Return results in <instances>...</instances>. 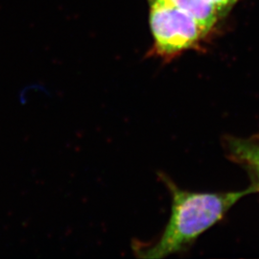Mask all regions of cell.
Returning a JSON list of instances; mask_svg holds the SVG:
<instances>
[{
  "label": "cell",
  "mask_w": 259,
  "mask_h": 259,
  "mask_svg": "<svg viewBox=\"0 0 259 259\" xmlns=\"http://www.w3.org/2000/svg\"><path fill=\"white\" fill-rule=\"evenodd\" d=\"M171 195V214L161 235L154 243L134 244L133 249L139 258H164L190 247L204 232L220 222L245 196L256 193L250 185L241 191L192 192L177 186L164 178Z\"/></svg>",
  "instance_id": "obj_1"
},
{
  "label": "cell",
  "mask_w": 259,
  "mask_h": 259,
  "mask_svg": "<svg viewBox=\"0 0 259 259\" xmlns=\"http://www.w3.org/2000/svg\"><path fill=\"white\" fill-rule=\"evenodd\" d=\"M149 23L153 37L150 54L169 62L188 50H199L210 34L197 19L163 2L150 1Z\"/></svg>",
  "instance_id": "obj_2"
},
{
  "label": "cell",
  "mask_w": 259,
  "mask_h": 259,
  "mask_svg": "<svg viewBox=\"0 0 259 259\" xmlns=\"http://www.w3.org/2000/svg\"><path fill=\"white\" fill-rule=\"evenodd\" d=\"M230 158L244 167L251 180V185L259 192V143L252 139L231 138L227 141Z\"/></svg>",
  "instance_id": "obj_3"
},
{
  "label": "cell",
  "mask_w": 259,
  "mask_h": 259,
  "mask_svg": "<svg viewBox=\"0 0 259 259\" xmlns=\"http://www.w3.org/2000/svg\"><path fill=\"white\" fill-rule=\"evenodd\" d=\"M163 2L189 14L197 19L209 33L218 23L223 16L207 0H148Z\"/></svg>",
  "instance_id": "obj_4"
},
{
  "label": "cell",
  "mask_w": 259,
  "mask_h": 259,
  "mask_svg": "<svg viewBox=\"0 0 259 259\" xmlns=\"http://www.w3.org/2000/svg\"><path fill=\"white\" fill-rule=\"evenodd\" d=\"M220 12L221 15L227 14L239 0H207Z\"/></svg>",
  "instance_id": "obj_5"
}]
</instances>
